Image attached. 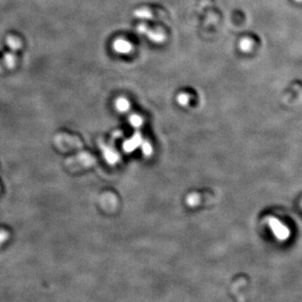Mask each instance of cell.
I'll use <instances>...</instances> for the list:
<instances>
[{
	"mask_svg": "<svg viewBox=\"0 0 302 302\" xmlns=\"http://www.w3.org/2000/svg\"><path fill=\"white\" fill-rule=\"evenodd\" d=\"M114 48L117 52L128 53L131 50V45L125 40L118 39L115 41V44H114Z\"/></svg>",
	"mask_w": 302,
	"mask_h": 302,
	"instance_id": "3957f363",
	"label": "cell"
},
{
	"mask_svg": "<svg viewBox=\"0 0 302 302\" xmlns=\"http://www.w3.org/2000/svg\"><path fill=\"white\" fill-rule=\"evenodd\" d=\"M130 123L134 127H139L142 125L143 120L142 117H139V115H133L130 117Z\"/></svg>",
	"mask_w": 302,
	"mask_h": 302,
	"instance_id": "8992f818",
	"label": "cell"
},
{
	"mask_svg": "<svg viewBox=\"0 0 302 302\" xmlns=\"http://www.w3.org/2000/svg\"><path fill=\"white\" fill-rule=\"evenodd\" d=\"M295 1H297V2H302V0H295Z\"/></svg>",
	"mask_w": 302,
	"mask_h": 302,
	"instance_id": "8fae6325",
	"label": "cell"
},
{
	"mask_svg": "<svg viewBox=\"0 0 302 302\" xmlns=\"http://www.w3.org/2000/svg\"><path fill=\"white\" fill-rule=\"evenodd\" d=\"M241 50L244 51V52H248L250 51L253 48V42L250 39H244L242 40L239 45Z\"/></svg>",
	"mask_w": 302,
	"mask_h": 302,
	"instance_id": "5b68a950",
	"label": "cell"
},
{
	"mask_svg": "<svg viewBox=\"0 0 302 302\" xmlns=\"http://www.w3.org/2000/svg\"><path fill=\"white\" fill-rule=\"evenodd\" d=\"M141 143H142V139H141L140 135L137 134L134 136V138L124 143L123 148L127 152H131L133 150H135L139 145H140Z\"/></svg>",
	"mask_w": 302,
	"mask_h": 302,
	"instance_id": "7a4b0ae2",
	"label": "cell"
},
{
	"mask_svg": "<svg viewBox=\"0 0 302 302\" xmlns=\"http://www.w3.org/2000/svg\"><path fill=\"white\" fill-rule=\"evenodd\" d=\"M105 154L106 158H107V160H108L109 162L115 163V162H117V158H118L117 154H115V153L113 152L111 150H107V152H106Z\"/></svg>",
	"mask_w": 302,
	"mask_h": 302,
	"instance_id": "52a82bcc",
	"label": "cell"
},
{
	"mask_svg": "<svg viewBox=\"0 0 302 302\" xmlns=\"http://www.w3.org/2000/svg\"><path fill=\"white\" fill-rule=\"evenodd\" d=\"M188 100H189V97L188 96H186V94H182V95H180L179 97H178V102H179L182 105H185L186 103H188Z\"/></svg>",
	"mask_w": 302,
	"mask_h": 302,
	"instance_id": "9c48e42d",
	"label": "cell"
},
{
	"mask_svg": "<svg viewBox=\"0 0 302 302\" xmlns=\"http://www.w3.org/2000/svg\"><path fill=\"white\" fill-rule=\"evenodd\" d=\"M142 150L143 152L146 155V156H150L151 152H152V147L149 143H144L142 145Z\"/></svg>",
	"mask_w": 302,
	"mask_h": 302,
	"instance_id": "ba28073f",
	"label": "cell"
},
{
	"mask_svg": "<svg viewBox=\"0 0 302 302\" xmlns=\"http://www.w3.org/2000/svg\"><path fill=\"white\" fill-rule=\"evenodd\" d=\"M116 107H117V110L120 112H125L129 110V103L125 98H118L116 102Z\"/></svg>",
	"mask_w": 302,
	"mask_h": 302,
	"instance_id": "277c9868",
	"label": "cell"
},
{
	"mask_svg": "<svg viewBox=\"0 0 302 302\" xmlns=\"http://www.w3.org/2000/svg\"><path fill=\"white\" fill-rule=\"evenodd\" d=\"M187 201V203H189L190 205H196L197 203V201H198V197H197V195H191V196L188 197Z\"/></svg>",
	"mask_w": 302,
	"mask_h": 302,
	"instance_id": "30bf717a",
	"label": "cell"
},
{
	"mask_svg": "<svg viewBox=\"0 0 302 302\" xmlns=\"http://www.w3.org/2000/svg\"><path fill=\"white\" fill-rule=\"evenodd\" d=\"M268 223H269L270 229L272 230L274 234L279 240H286L290 237V235H291L290 229H288L287 227L284 225L277 218L270 217Z\"/></svg>",
	"mask_w": 302,
	"mask_h": 302,
	"instance_id": "6da1fadb",
	"label": "cell"
}]
</instances>
